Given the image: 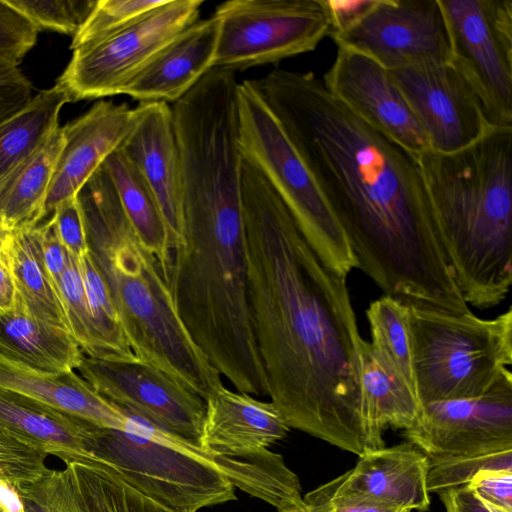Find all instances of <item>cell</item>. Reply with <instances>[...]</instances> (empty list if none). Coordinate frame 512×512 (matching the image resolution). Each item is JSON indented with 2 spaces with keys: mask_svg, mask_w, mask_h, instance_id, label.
Listing matches in <instances>:
<instances>
[{
  "mask_svg": "<svg viewBox=\"0 0 512 512\" xmlns=\"http://www.w3.org/2000/svg\"><path fill=\"white\" fill-rule=\"evenodd\" d=\"M249 305L268 395L289 428L357 456L384 447L361 384L347 277L329 269L265 176L243 157Z\"/></svg>",
  "mask_w": 512,
  "mask_h": 512,
  "instance_id": "6da1fadb",
  "label": "cell"
},
{
  "mask_svg": "<svg viewBox=\"0 0 512 512\" xmlns=\"http://www.w3.org/2000/svg\"><path fill=\"white\" fill-rule=\"evenodd\" d=\"M249 81L313 176L359 269L407 305L468 313L418 157L349 110L313 72L277 68Z\"/></svg>",
  "mask_w": 512,
  "mask_h": 512,
  "instance_id": "7a4b0ae2",
  "label": "cell"
},
{
  "mask_svg": "<svg viewBox=\"0 0 512 512\" xmlns=\"http://www.w3.org/2000/svg\"><path fill=\"white\" fill-rule=\"evenodd\" d=\"M442 251L467 304L488 309L512 284V127L451 153L417 156Z\"/></svg>",
  "mask_w": 512,
  "mask_h": 512,
  "instance_id": "3957f363",
  "label": "cell"
},
{
  "mask_svg": "<svg viewBox=\"0 0 512 512\" xmlns=\"http://www.w3.org/2000/svg\"><path fill=\"white\" fill-rule=\"evenodd\" d=\"M76 197L90 252L133 354L205 400L222 376L181 320L158 260L135 234L103 165Z\"/></svg>",
  "mask_w": 512,
  "mask_h": 512,
  "instance_id": "277c9868",
  "label": "cell"
},
{
  "mask_svg": "<svg viewBox=\"0 0 512 512\" xmlns=\"http://www.w3.org/2000/svg\"><path fill=\"white\" fill-rule=\"evenodd\" d=\"M409 306L415 390L421 405L478 397L512 364V309L491 319Z\"/></svg>",
  "mask_w": 512,
  "mask_h": 512,
  "instance_id": "5b68a950",
  "label": "cell"
},
{
  "mask_svg": "<svg viewBox=\"0 0 512 512\" xmlns=\"http://www.w3.org/2000/svg\"><path fill=\"white\" fill-rule=\"evenodd\" d=\"M125 411L123 429L94 426L89 443L93 463L176 510L197 512L236 499L235 487L200 448Z\"/></svg>",
  "mask_w": 512,
  "mask_h": 512,
  "instance_id": "8992f818",
  "label": "cell"
},
{
  "mask_svg": "<svg viewBox=\"0 0 512 512\" xmlns=\"http://www.w3.org/2000/svg\"><path fill=\"white\" fill-rule=\"evenodd\" d=\"M239 147L281 197L319 259L348 277L359 268L310 171L249 80L239 82Z\"/></svg>",
  "mask_w": 512,
  "mask_h": 512,
  "instance_id": "52a82bcc",
  "label": "cell"
},
{
  "mask_svg": "<svg viewBox=\"0 0 512 512\" xmlns=\"http://www.w3.org/2000/svg\"><path fill=\"white\" fill-rule=\"evenodd\" d=\"M213 14L219 20L214 68L232 72L310 52L330 34L322 0H230Z\"/></svg>",
  "mask_w": 512,
  "mask_h": 512,
  "instance_id": "ba28073f",
  "label": "cell"
},
{
  "mask_svg": "<svg viewBox=\"0 0 512 512\" xmlns=\"http://www.w3.org/2000/svg\"><path fill=\"white\" fill-rule=\"evenodd\" d=\"M202 0H166L128 27L73 50L57 84L69 102L124 93L173 38L199 20Z\"/></svg>",
  "mask_w": 512,
  "mask_h": 512,
  "instance_id": "9c48e42d",
  "label": "cell"
},
{
  "mask_svg": "<svg viewBox=\"0 0 512 512\" xmlns=\"http://www.w3.org/2000/svg\"><path fill=\"white\" fill-rule=\"evenodd\" d=\"M451 61L477 92L491 127H512V0H439Z\"/></svg>",
  "mask_w": 512,
  "mask_h": 512,
  "instance_id": "30bf717a",
  "label": "cell"
},
{
  "mask_svg": "<svg viewBox=\"0 0 512 512\" xmlns=\"http://www.w3.org/2000/svg\"><path fill=\"white\" fill-rule=\"evenodd\" d=\"M77 370L109 401L201 449L205 401L155 366L136 356H84Z\"/></svg>",
  "mask_w": 512,
  "mask_h": 512,
  "instance_id": "8fae6325",
  "label": "cell"
},
{
  "mask_svg": "<svg viewBox=\"0 0 512 512\" xmlns=\"http://www.w3.org/2000/svg\"><path fill=\"white\" fill-rule=\"evenodd\" d=\"M389 71L430 149L461 150L492 128L477 92L451 60L421 61Z\"/></svg>",
  "mask_w": 512,
  "mask_h": 512,
  "instance_id": "7c38bea8",
  "label": "cell"
},
{
  "mask_svg": "<svg viewBox=\"0 0 512 512\" xmlns=\"http://www.w3.org/2000/svg\"><path fill=\"white\" fill-rule=\"evenodd\" d=\"M407 441L429 458L512 449V373L506 369L484 394L422 406Z\"/></svg>",
  "mask_w": 512,
  "mask_h": 512,
  "instance_id": "4fadbf2b",
  "label": "cell"
},
{
  "mask_svg": "<svg viewBox=\"0 0 512 512\" xmlns=\"http://www.w3.org/2000/svg\"><path fill=\"white\" fill-rule=\"evenodd\" d=\"M388 70L421 61H450V35L439 0H376L350 29L332 37Z\"/></svg>",
  "mask_w": 512,
  "mask_h": 512,
  "instance_id": "5bb4252c",
  "label": "cell"
},
{
  "mask_svg": "<svg viewBox=\"0 0 512 512\" xmlns=\"http://www.w3.org/2000/svg\"><path fill=\"white\" fill-rule=\"evenodd\" d=\"M322 81L349 110L412 154L430 149L390 71L371 57L337 46L335 60Z\"/></svg>",
  "mask_w": 512,
  "mask_h": 512,
  "instance_id": "9a60e30c",
  "label": "cell"
},
{
  "mask_svg": "<svg viewBox=\"0 0 512 512\" xmlns=\"http://www.w3.org/2000/svg\"><path fill=\"white\" fill-rule=\"evenodd\" d=\"M119 149L140 171L156 197L170 254L184 241L181 159L171 105L139 103Z\"/></svg>",
  "mask_w": 512,
  "mask_h": 512,
  "instance_id": "2e32d148",
  "label": "cell"
},
{
  "mask_svg": "<svg viewBox=\"0 0 512 512\" xmlns=\"http://www.w3.org/2000/svg\"><path fill=\"white\" fill-rule=\"evenodd\" d=\"M133 117L134 108L126 103L101 100L61 126L64 144L47 192L42 221L62 201L76 196L107 157L120 147Z\"/></svg>",
  "mask_w": 512,
  "mask_h": 512,
  "instance_id": "e0dca14e",
  "label": "cell"
},
{
  "mask_svg": "<svg viewBox=\"0 0 512 512\" xmlns=\"http://www.w3.org/2000/svg\"><path fill=\"white\" fill-rule=\"evenodd\" d=\"M205 401L201 451L215 456L242 457L267 451L289 430L273 403L218 386Z\"/></svg>",
  "mask_w": 512,
  "mask_h": 512,
  "instance_id": "ac0fdd59",
  "label": "cell"
},
{
  "mask_svg": "<svg viewBox=\"0 0 512 512\" xmlns=\"http://www.w3.org/2000/svg\"><path fill=\"white\" fill-rule=\"evenodd\" d=\"M219 38V20H197L166 46L127 85L124 95L139 103H174L211 69Z\"/></svg>",
  "mask_w": 512,
  "mask_h": 512,
  "instance_id": "d6986e66",
  "label": "cell"
},
{
  "mask_svg": "<svg viewBox=\"0 0 512 512\" xmlns=\"http://www.w3.org/2000/svg\"><path fill=\"white\" fill-rule=\"evenodd\" d=\"M0 388L101 428L123 429L125 409L100 395L75 371L49 373L0 354Z\"/></svg>",
  "mask_w": 512,
  "mask_h": 512,
  "instance_id": "ffe728a7",
  "label": "cell"
},
{
  "mask_svg": "<svg viewBox=\"0 0 512 512\" xmlns=\"http://www.w3.org/2000/svg\"><path fill=\"white\" fill-rule=\"evenodd\" d=\"M429 457L406 441L392 447L370 450L345 472L349 485L382 503L427 512Z\"/></svg>",
  "mask_w": 512,
  "mask_h": 512,
  "instance_id": "44dd1931",
  "label": "cell"
},
{
  "mask_svg": "<svg viewBox=\"0 0 512 512\" xmlns=\"http://www.w3.org/2000/svg\"><path fill=\"white\" fill-rule=\"evenodd\" d=\"M92 425L30 398L0 388V427L65 462H93Z\"/></svg>",
  "mask_w": 512,
  "mask_h": 512,
  "instance_id": "7402d4cb",
  "label": "cell"
},
{
  "mask_svg": "<svg viewBox=\"0 0 512 512\" xmlns=\"http://www.w3.org/2000/svg\"><path fill=\"white\" fill-rule=\"evenodd\" d=\"M0 354L49 373L75 371L84 357L67 330L37 319L18 298L0 312Z\"/></svg>",
  "mask_w": 512,
  "mask_h": 512,
  "instance_id": "603a6c76",
  "label": "cell"
},
{
  "mask_svg": "<svg viewBox=\"0 0 512 512\" xmlns=\"http://www.w3.org/2000/svg\"><path fill=\"white\" fill-rule=\"evenodd\" d=\"M64 144L61 126L0 182V227L10 233L38 225Z\"/></svg>",
  "mask_w": 512,
  "mask_h": 512,
  "instance_id": "cb8c5ba5",
  "label": "cell"
},
{
  "mask_svg": "<svg viewBox=\"0 0 512 512\" xmlns=\"http://www.w3.org/2000/svg\"><path fill=\"white\" fill-rule=\"evenodd\" d=\"M361 384L367 413L372 424L407 430L421 414L422 405L413 386L372 344H362Z\"/></svg>",
  "mask_w": 512,
  "mask_h": 512,
  "instance_id": "d4e9b609",
  "label": "cell"
},
{
  "mask_svg": "<svg viewBox=\"0 0 512 512\" xmlns=\"http://www.w3.org/2000/svg\"><path fill=\"white\" fill-rule=\"evenodd\" d=\"M103 167L135 234L156 257L163 274L169 260L167 230L150 185L119 148L107 157Z\"/></svg>",
  "mask_w": 512,
  "mask_h": 512,
  "instance_id": "484cf974",
  "label": "cell"
},
{
  "mask_svg": "<svg viewBox=\"0 0 512 512\" xmlns=\"http://www.w3.org/2000/svg\"><path fill=\"white\" fill-rule=\"evenodd\" d=\"M63 472L77 512H184L151 499L97 463L67 461Z\"/></svg>",
  "mask_w": 512,
  "mask_h": 512,
  "instance_id": "4316f807",
  "label": "cell"
},
{
  "mask_svg": "<svg viewBox=\"0 0 512 512\" xmlns=\"http://www.w3.org/2000/svg\"><path fill=\"white\" fill-rule=\"evenodd\" d=\"M5 255L17 298L26 309L37 319L69 332L60 297L43 265L35 226L12 232Z\"/></svg>",
  "mask_w": 512,
  "mask_h": 512,
  "instance_id": "83f0119b",
  "label": "cell"
},
{
  "mask_svg": "<svg viewBox=\"0 0 512 512\" xmlns=\"http://www.w3.org/2000/svg\"><path fill=\"white\" fill-rule=\"evenodd\" d=\"M66 103V94L54 84L35 94L23 109L0 123V182L59 126V114Z\"/></svg>",
  "mask_w": 512,
  "mask_h": 512,
  "instance_id": "f1b7e54d",
  "label": "cell"
},
{
  "mask_svg": "<svg viewBox=\"0 0 512 512\" xmlns=\"http://www.w3.org/2000/svg\"><path fill=\"white\" fill-rule=\"evenodd\" d=\"M366 317L372 346L390 361L415 389L409 306L397 298L384 294L369 304Z\"/></svg>",
  "mask_w": 512,
  "mask_h": 512,
  "instance_id": "f546056e",
  "label": "cell"
},
{
  "mask_svg": "<svg viewBox=\"0 0 512 512\" xmlns=\"http://www.w3.org/2000/svg\"><path fill=\"white\" fill-rule=\"evenodd\" d=\"M88 308L107 358L135 356L124 335L108 285L90 249L77 259Z\"/></svg>",
  "mask_w": 512,
  "mask_h": 512,
  "instance_id": "4dcf8cb0",
  "label": "cell"
},
{
  "mask_svg": "<svg viewBox=\"0 0 512 512\" xmlns=\"http://www.w3.org/2000/svg\"><path fill=\"white\" fill-rule=\"evenodd\" d=\"M58 293L69 332L83 353L92 358H107L88 308L77 259L71 256L59 280Z\"/></svg>",
  "mask_w": 512,
  "mask_h": 512,
  "instance_id": "1f68e13d",
  "label": "cell"
},
{
  "mask_svg": "<svg viewBox=\"0 0 512 512\" xmlns=\"http://www.w3.org/2000/svg\"><path fill=\"white\" fill-rule=\"evenodd\" d=\"M166 0H98L72 37L70 49L98 42L128 27Z\"/></svg>",
  "mask_w": 512,
  "mask_h": 512,
  "instance_id": "d6a6232c",
  "label": "cell"
},
{
  "mask_svg": "<svg viewBox=\"0 0 512 512\" xmlns=\"http://www.w3.org/2000/svg\"><path fill=\"white\" fill-rule=\"evenodd\" d=\"M429 493L467 485L476 475L488 470L512 471V449L486 453L429 458Z\"/></svg>",
  "mask_w": 512,
  "mask_h": 512,
  "instance_id": "836d02e7",
  "label": "cell"
},
{
  "mask_svg": "<svg viewBox=\"0 0 512 512\" xmlns=\"http://www.w3.org/2000/svg\"><path fill=\"white\" fill-rule=\"evenodd\" d=\"M39 30L48 29L73 37L90 11L92 0H6Z\"/></svg>",
  "mask_w": 512,
  "mask_h": 512,
  "instance_id": "e575fe53",
  "label": "cell"
},
{
  "mask_svg": "<svg viewBox=\"0 0 512 512\" xmlns=\"http://www.w3.org/2000/svg\"><path fill=\"white\" fill-rule=\"evenodd\" d=\"M308 512H411L375 500L352 488L346 473L303 496Z\"/></svg>",
  "mask_w": 512,
  "mask_h": 512,
  "instance_id": "d590c367",
  "label": "cell"
},
{
  "mask_svg": "<svg viewBox=\"0 0 512 512\" xmlns=\"http://www.w3.org/2000/svg\"><path fill=\"white\" fill-rule=\"evenodd\" d=\"M49 454L38 445L0 427V478L13 485L35 481L49 468Z\"/></svg>",
  "mask_w": 512,
  "mask_h": 512,
  "instance_id": "8d00e7d4",
  "label": "cell"
},
{
  "mask_svg": "<svg viewBox=\"0 0 512 512\" xmlns=\"http://www.w3.org/2000/svg\"><path fill=\"white\" fill-rule=\"evenodd\" d=\"M14 486L26 512H77L63 469H48L35 481Z\"/></svg>",
  "mask_w": 512,
  "mask_h": 512,
  "instance_id": "74e56055",
  "label": "cell"
},
{
  "mask_svg": "<svg viewBox=\"0 0 512 512\" xmlns=\"http://www.w3.org/2000/svg\"><path fill=\"white\" fill-rule=\"evenodd\" d=\"M40 30L6 0H0V64L19 66Z\"/></svg>",
  "mask_w": 512,
  "mask_h": 512,
  "instance_id": "f35d334b",
  "label": "cell"
},
{
  "mask_svg": "<svg viewBox=\"0 0 512 512\" xmlns=\"http://www.w3.org/2000/svg\"><path fill=\"white\" fill-rule=\"evenodd\" d=\"M49 218L60 242L71 257L79 259L89 251L83 215L76 196L58 204Z\"/></svg>",
  "mask_w": 512,
  "mask_h": 512,
  "instance_id": "ab89813d",
  "label": "cell"
},
{
  "mask_svg": "<svg viewBox=\"0 0 512 512\" xmlns=\"http://www.w3.org/2000/svg\"><path fill=\"white\" fill-rule=\"evenodd\" d=\"M33 85L17 66L0 64V123L33 98Z\"/></svg>",
  "mask_w": 512,
  "mask_h": 512,
  "instance_id": "60d3db41",
  "label": "cell"
},
{
  "mask_svg": "<svg viewBox=\"0 0 512 512\" xmlns=\"http://www.w3.org/2000/svg\"><path fill=\"white\" fill-rule=\"evenodd\" d=\"M35 231L45 271L58 293L59 280L68 267L70 255L60 242L50 218L36 225Z\"/></svg>",
  "mask_w": 512,
  "mask_h": 512,
  "instance_id": "b9f144b4",
  "label": "cell"
},
{
  "mask_svg": "<svg viewBox=\"0 0 512 512\" xmlns=\"http://www.w3.org/2000/svg\"><path fill=\"white\" fill-rule=\"evenodd\" d=\"M467 485L498 511L512 512V471H483Z\"/></svg>",
  "mask_w": 512,
  "mask_h": 512,
  "instance_id": "7bdbcfd3",
  "label": "cell"
},
{
  "mask_svg": "<svg viewBox=\"0 0 512 512\" xmlns=\"http://www.w3.org/2000/svg\"><path fill=\"white\" fill-rule=\"evenodd\" d=\"M330 21V36L340 34L361 20L376 0H322Z\"/></svg>",
  "mask_w": 512,
  "mask_h": 512,
  "instance_id": "ee69618b",
  "label": "cell"
},
{
  "mask_svg": "<svg viewBox=\"0 0 512 512\" xmlns=\"http://www.w3.org/2000/svg\"><path fill=\"white\" fill-rule=\"evenodd\" d=\"M446 512H500L484 501L469 485L438 493Z\"/></svg>",
  "mask_w": 512,
  "mask_h": 512,
  "instance_id": "f6af8a7d",
  "label": "cell"
},
{
  "mask_svg": "<svg viewBox=\"0 0 512 512\" xmlns=\"http://www.w3.org/2000/svg\"><path fill=\"white\" fill-rule=\"evenodd\" d=\"M17 291L5 253H0V312L11 311L16 304Z\"/></svg>",
  "mask_w": 512,
  "mask_h": 512,
  "instance_id": "bcb514c9",
  "label": "cell"
},
{
  "mask_svg": "<svg viewBox=\"0 0 512 512\" xmlns=\"http://www.w3.org/2000/svg\"><path fill=\"white\" fill-rule=\"evenodd\" d=\"M0 512H26L15 486L0 478Z\"/></svg>",
  "mask_w": 512,
  "mask_h": 512,
  "instance_id": "7dc6e473",
  "label": "cell"
},
{
  "mask_svg": "<svg viewBox=\"0 0 512 512\" xmlns=\"http://www.w3.org/2000/svg\"><path fill=\"white\" fill-rule=\"evenodd\" d=\"M11 234L12 233L0 227V253H5L11 238Z\"/></svg>",
  "mask_w": 512,
  "mask_h": 512,
  "instance_id": "c3c4849f",
  "label": "cell"
}]
</instances>
